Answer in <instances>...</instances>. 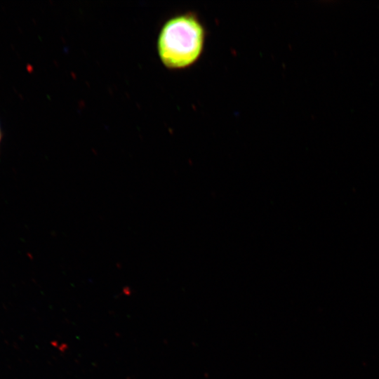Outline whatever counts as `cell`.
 <instances>
[{
  "label": "cell",
  "instance_id": "obj_1",
  "mask_svg": "<svg viewBox=\"0 0 379 379\" xmlns=\"http://www.w3.org/2000/svg\"><path fill=\"white\" fill-rule=\"evenodd\" d=\"M205 39L204 27L193 13L171 18L162 27L157 41L161 61L174 69L191 66L200 58Z\"/></svg>",
  "mask_w": 379,
  "mask_h": 379
},
{
  "label": "cell",
  "instance_id": "obj_2",
  "mask_svg": "<svg viewBox=\"0 0 379 379\" xmlns=\"http://www.w3.org/2000/svg\"><path fill=\"white\" fill-rule=\"evenodd\" d=\"M2 131H1V125H0V145H1V140H2Z\"/></svg>",
  "mask_w": 379,
  "mask_h": 379
}]
</instances>
